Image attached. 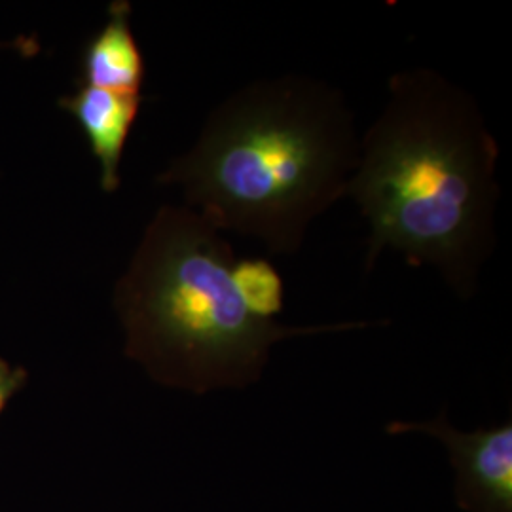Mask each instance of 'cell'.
I'll return each instance as SVG.
<instances>
[{
	"instance_id": "3957f363",
	"label": "cell",
	"mask_w": 512,
	"mask_h": 512,
	"mask_svg": "<svg viewBox=\"0 0 512 512\" xmlns=\"http://www.w3.org/2000/svg\"><path fill=\"white\" fill-rule=\"evenodd\" d=\"M224 236L192 207L164 205L116 283L126 353L158 382L198 395L245 389L262 378L277 342L382 325L291 327L258 319L234 287L236 253Z\"/></svg>"
},
{
	"instance_id": "8992f818",
	"label": "cell",
	"mask_w": 512,
	"mask_h": 512,
	"mask_svg": "<svg viewBox=\"0 0 512 512\" xmlns=\"http://www.w3.org/2000/svg\"><path fill=\"white\" fill-rule=\"evenodd\" d=\"M86 86L118 93H141L145 59L131 29V4L116 0L109 19L88 42L82 55Z\"/></svg>"
},
{
	"instance_id": "277c9868",
	"label": "cell",
	"mask_w": 512,
	"mask_h": 512,
	"mask_svg": "<svg viewBox=\"0 0 512 512\" xmlns=\"http://www.w3.org/2000/svg\"><path fill=\"white\" fill-rule=\"evenodd\" d=\"M385 431L427 433L448 448L458 473L456 501L463 511L512 512V421L463 433L450 425L444 410L433 421H393Z\"/></svg>"
},
{
	"instance_id": "5b68a950",
	"label": "cell",
	"mask_w": 512,
	"mask_h": 512,
	"mask_svg": "<svg viewBox=\"0 0 512 512\" xmlns=\"http://www.w3.org/2000/svg\"><path fill=\"white\" fill-rule=\"evenodd\" d=\"M59 105L86 133L92 154L101 169V188L109 194L116 192L122 183V156L143 105V95L109 92L84 84L74 95L63 97Z\"/></svg>"
},
{
	"instance_id": "ba28073f",
	"label": "cell",
	"mask_w": 512,
	"mask_h": 512,
	"mask_svg": "<svg viewBox=\"0 0 512 512\" xmlns=\"http://www.w3.org/2000/svg\"><path fill=\"white\" fill-rule=\"evenodd\" d=\"M25 380H27V374L23 368L8 365L4 359H0V412L18 393L21 385L25 384Z\"/></svg>"
},
{
	"instance_id": "7a4b0ae2",
	"label": "cell",
	"mask_w": 512,
	"mask_h": 512,
	"mask_svg": "<svg viewBox=\"0 0 512 512\" xmlns=\"http://www.w3.org/2000/svg\"><path fill=\"white\" fill-rule=\"evenodd\" d=\"M359 143L340 88L308 74L260 78L207 114L194 145L158 183L181 186L186 207L222 234L293 256L311 222L346 198Z\"/></svg>"
},
{
	"instance_id": "52a82bcc",
	"label": "cell",
	"mask_w": 512,
	"mask_h": 512,
	"mask_svg": "<svg viewBox=\"0 0 512 512\" xmlns=\"http://www.w3.org/2000/svg\"><path fill=\"white\" fill-rule=\"evenodd\" d=\"M230 274L247 310L258 319L275 321L285 308V285L274 264L264 256L236 258Z\"/></svg>"
},
{
	"instance_id": "6da1fadb",
	"label": "cell",
	"mask_w": 512,
	"mask_h": 512,
	"mask_svg": "<svg viewBox=\"0 0 512 512\" xmlns=\"http://www.w3.org/2000/svg\"><path fill=\"white\" fill-rule=\"evenodd\" d=\"M499 154L465 88L427 67L391 74L346 188L368 224L366 274L391 249L433 268L459 300L475 298L497 241Z\"/></svg>"
}]
</instances>
